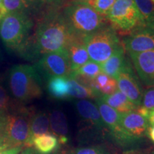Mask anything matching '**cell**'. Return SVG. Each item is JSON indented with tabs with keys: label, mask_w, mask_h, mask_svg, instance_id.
<instances>
[{
	"label": "cell",
	"mask_w": 154,
	"mask_h": 154,
	"mask_svg": "<svg viewBox=\"0 0 154 154\" xmlns=\"http://www.w3.org/2000/svg\"><path fill=\"white\" fill-rule=\"evenodd\" d=\"M74 154H108L103 148L99 146L81 148L74 151Z\"/></svg>",
	"instance_id": "cell-30"
},
{
	"label": "cell",
	"mask_w": 154,
	"mask_h": 154,
	"mask_svg": "<svg viewBox=\"0 0 154 154\" xmlns=\"http://www.w3.org/2000/svg\"><path fill=\"white\" fill-rule=\"evenodd\" d=\"M34 5V12L32 18L38 15L42 11L49 8H62L66 0H32Z\"/></svg>",
	"instance_id": "cell-25"
},
{
	"label": "cell",
	"mask_w": 154,
	"mask_h": 154,
	"mask_svg": "<svg viewBox=\"0 0 154 154\" xmlns=\"http://www.w3.org/2000/svg\"><path fill=\"white\" fill-rule=\"evenodd\" d=\"M34 22L22 12L7 13L0 21V38L7 50L20 56L32 35Z\"/></svg>",
	"instance_id": "cell-2"
},
{
	"label": "cell",
	"mask_w": 154,
	"mask_h": 154,
	"mask_svg": "<svg viewBox=\"0 0 154 154\" xmlns=\"http://www.w3.org/2000/svg\"><path fill=\"white\" fill-rule=\"evenodd\" d=\"M47 134H49V116L44 111H34L30 120L29 138L25 148H32L34 138Z\"/></svg>",
	"instance_id": "cell-15"
},
{
	"label": "cell",
	"mask_w": 154,
	"mask_h": 154,
	"mask_svg": "<svg viewBox=\"0 0 154 154\" xmlns=\"http://www.w3.org/2000/svg\"><path fill=\"white\" fill-rule=\"evenodd\" d=\"M62 8L46 9L34 19V33L20 56L36 60L45 54L66 49L72 34L61 12Z\"/></svg>",
	"instance_id": "cell-1"
},
{
	"label": "cell",
	"mask_w": 154,
	"mask_h": 154,
	"mask_svg": "<svg viewBox=\"0 0 154 154\" xmlns=\"http://www.w3.org/2000/svg\"><path fill=\"white\" fill-rule=\"evenodd\" d=\"M49 126L51 131L59 137V139L68 138V124L66 116L62 111L55 110L50 113Z\"/></svg>",
	"instance_id": "cell-20"
},
{
	"label": "cell",
	"mask_w": 154,
	"mask_h": 154,
	"mask_svg": "<svg viewBox=\"0 0 154 154\" xmlns=\"http://www.w3.org/2000/svg\"><path fill=\"white\" fill-rule=\"evenodd\" d=\"M142 106L145 107L149 111L154 109V86H149L143 92Z\"/></svg>",
	"instance_id": "cell-28"
},
{
	"label": "cell",
	"mask_w": 154,
	"mask_h": 154,
	"mask_svg": "<svg viewBox=\"0 0 154 154\" xmlns=\"http://www.w3.org/2000/svg\"><path fill=\"white\" fill-rule=\"evenodd\" d=\"M0 11H2V12L3 14H5V15L7 14V11L6 10V9L5 8V7H4L3 5L2 0H0Z\"/></svg>",
	"instance_id": "cell-37"
},
{
	"label": "cell",
	"mask_w": 154,
	"mask_h": 154,
	"mask_svg": "<svg viewBox=\"0 0 154 154\" xmlns=\"http://www.w3.org/2000/svg\"><path fill=\"white\" fill-rule=\"evenodd\" d=\"M23 149V148H14L0 151V154H18Z\"/></svg>",
	"instance_id": "cell-32"
},
{
	"label": "cell",
	"mask_w": 154,
	"mask_h": 154,
	"mask_svg": "<svg viewBox=\"0 0 154 154\" xmlns=\"http://www.w3.org/2000/svg\"><path fill=\"white\" fill-rule=\"evenodd\" d=\"M128 54L140 81L147 86H154V50Z\"/></svg>",
	"instance_id": "cell-12"
},
{
	"label": "cell",
	"mask_w": 154,
	"mask_h": 154,
	"mask_svg": "<svg viewBox=\"0 0 154 154\" xmlns=\"http://www.w3.org/2000/svg\"><path fill=\"white\" fill-rule=\"evenodd\" d=\"M116 80L118 89L121 93L124 94L137 107L141 105L143 88L131 64L128 60H126Z\"/></svg>",
	"instance_id": "cell-9"
},
{
	"label": "cell",
	"mask_w": 154,
	"mask_h": 154,
	"mask_svg": "<svg viewBox=\"0 0 154 154\" xmlns=\"http://www.w3.org/2000/svg\"><path fill=\"white\" fill-rule=\"evenodd\" d=\"M116 0H96L93 8L103 16H106Z\"/></svg>",
	"instance_id": "cell-27"
},
{
	"label": "cell",
	"mask_w": 154,
	"mask_h": 154,
	"mask_svg": "<svg viewBox=\"0 0 154 154\" xmlns=\"http://www.w3.org/2000/svg\"><path fill=\"white\" fill-rule=\"evenodd\" d=\"M96 0H72V2L77 3H81V4H85V5H88L91 6L93 7V5L94 2H95Z\"/></svg>",
	"instance_id": "cell-34"
},
{
	"label": "cell",
	"mask_w": 154,
	"mask_h": 154,
	"mask_svg": "<svg viewBox=\"0 0 154 154\" xmlns=\"http://www.w3.org/2000/svg\"><path fill=\"white\" fill-rule=\"evenodd\" d=\"M120 128L122 140H132L142 137L147 133L149 121L136 111L121 114Z\"/></svg>",
	"instance_id": "cell-11"
},
{
	"label": "cell",
	"mask_w": 154,
	"mask_h": 154,
	"mask_svg": "<svg viewBox=\"0 0 154 154\" xmlns=\"http://www.w3.org/2000/svg\"><path fill=\"white\" fill-rule=\"evenodd\" d=\"M95 99L96 105L106 126L112 131L116 137L122 139V133L120 128L121 113L102 101L100 96Z\"/></svg>",
	"instance_id": "cell-14"
},
{
	"label": "cell",
	"mask_w": 154,
	"mask_h": 154,
	"mask_svg": "<svg viewBox=\"0 0 154 154\" xmlns=\"http://www.w3.org/2000/svg\"><path fill=\"white\" fill-rule=\"evenodd\" d=\"M54 154H74V151L66 149H58L54 152Z\"/></svg>",
	"instance_id": "cell-33"
},
{
	"label": "cell",
	"mask_w": 154,
	"mask_h": 154,
	"mask_svg": "<svg viewBox=\"0 0 154 154\" xmlns=\"http://www.w3.org/2000/svg\"><path fill=\"white\" fill-rule=\"evenodd\" d=\"M106 18L113 27L124 33L143 26L134 0H116Z\"/></svg>",
	"instance_id": "cell-7"
},
{
	"label": "cell",
	"mask_w": 154,
	"mask_h": 154,
	"mask_svg": "<svg viewBox=\"0 0 154 154\" xmlns=\"http://www.w3.org/2000/svg\"><path fill=\"white\" fill-rule=\"evenodd\" d=\"M76 108L81 116L91 125L98 128H104L106 126L99 109L96 105L92 102L86 99L79 100L76 103Z\"/></svg>",
	"instance_id": "cell-16"
},
{
	"label": "cell",
	"mask_w": 154,
	"mask_h": 154,
	"mask_svg": "<svg viewBox=\"0 0 154 154\" xmlns=\"http://www.w3.org/2000/svg\"><path fill=\"white\" fill-rule=\"evenodd\" d=\"M118 89V86H117L116 80L115 79L110 77L109 82L106 86L99 90V93L101 95H111L117 91Z\"/></svg>",
	"instance_id": "cell-29"
},
{
	"label": "cell",
	"mask_w": 154,
	"mask_h": 154,
	"mask_svg": "<svg viewBox=\"0 0 154 154\" xmlns=\"http://www.w3.org/2000/svg\"><path fill=\"white\" fill-rule=\"evenodd\" d=\"M13 101H11L8 92L0 78V115L6 114L10 111Z\"/></svg>",
	"instance_id": "cell-26"
},
{
	"label": "cell",
	"mask_w": 154,
	"mask_h": 154,
	"mask_svg": "<svg viewBox=\"0 0 154 154\" xmlns=\"http://www.w3.org/2000/svg\"><path fill=\"white\" fill-rule=\"evenodd\" d=\"M69 83L67 77L54 76L47 80V90L50 95L57 99L69 97Z\"/></svg>",
	"instance_id": "cell-19"
},
{
	"label": "cell",
	"mask_w": 154,
	"mask_h": 154,
	"mask_svg": "<svg viewBox=\"0 0 154 154\" xmlns=\"http://www.w3.org/2000/svg\"><path fill=\"white\" fill-rule=\"evenodd\" d=\"M34 66L42 79L47 80L54 76L69 77L72 72L66 49L42 55Z\"/></svg>",
	"instance_id": "cell-8"
},
{
	"label": "cell",
	"mask_w": 154,
	"mask_h": 154,
	"mask_svg": "<svg viewBox=\"0 0 154 154\" xmlns=\"http://www.w3.org/2000/svg\"><path fill=\"white\" fill-rule=\"evenodd\" d=\"M151 1H152V2H153L154 3V0H151Z\"/></svg>",
	"instance_id": "cell-42"
},
{
	"label": "cell",
	"mask_w": 154,
	"mask_h": 154,
	"mask_svg": "<svg viewBox=\"0 0 154 154\" xmlns=\"http://www.w3.org/2000/svg\"><path fill=\"white\" fill-rule=\"evenodd\" d=\"M134 2L139 11L142 26L154 29V3L151 0H134Z\"/></svg>",
	"instance_id": "cell-23"
},
{
	"label": "cell",
	"mask_w": 154,
	"mask_h": 154,
	"mask_svg": "<svg viewBox=\"0 0 154 154\" xmlns=\"http://www.w3.org/2000/svg\"><path fill=\"white\" fill-rule=\"evenodd\" d=\"M28 154H41L34 150L33 148H28Z\"/></svg>",
	"instance_id": "cell-38"
},
{
	"label": "cell",
	"mask_w": 154,
	"mask_h": 154,
	"mask_svg": "<svg viewBox=\"0 0 154 154\" xmlns=\"http://www.w3.org/2000/svg\"><path fill=\"white\" fill-rule=\"evenodd\" d=\"M59 140L54 135L43 134L36 136L33 140V146L41 154H50L59 149Z\"/></svg>",
	"instance_id": "cell-21"
},
{
	"label": "cell",
	"mask_w": 154,
	"mask_h": 154,
	"mask_svg": "<svg viewBox=\"0 0 154 154\" xmlns=\"http://www.w3.org/2000/svg\"><path fill=\"white\" fill-rule=\"evenodd\" d=\"M69 83V97L77 99H96L101 95L99 92L76 82L72 77H67Z\"/></svg>",
	"instance_id": "cell-22"
},
{
	"label": "cell",
	"mask_w": 154,
	"mask_h": 154,
	"mask_svg": "<svg viewBox=\"0 0 154 154\" xmlns=\"http://www.w3.org/2000/svg\"><path fill=\"white\" fill-rule=\"evenodd\" d=\"M100 98L121 114L134 111L137 108L119 90H117L111 95H101Z\"/></svg>",
	"instance_id": "cell-18"
},
{
	"label": "cell",
	"mask_w": 154,
	"mask_h": 154,
	"mask_svg": "<svg viewBox=\"0 0 154 154\" xmlns=\"http://www.w3.org/2000/svg\"><path fill=\"white\" fill-rule=\"evenodd\" d=\"M121 44L128 54L154 50V29L147 26L136 28L123 38Z\"/></svg>",
	"instance_id": "cell-10"
},
{
	"label": "cell",
	"mask_w": 154,
	"mask_h": 154,
	"mask_svg": "<svg viewBox=\"0 0 154 154\" xmlns=\"http://www.w3.org/2000/svg\"><path fill=\"white\" fill-rule=\"evenodd\" d=\"M5 16V14H3L2 12V11H0V21L2 20V19H3V17Z\"/></svg>",
	"instance_id": "cell-40"
},
{
	"label": "cell",
	"mask_w": 154,
	"mask_h": 154,
	"mask_svg": "<svg viewBox=\"0 0 154 154\" xmlns=\"http://www.w3.org/2000/svg\"><path fill=\"white\" fill-rule=\"evenodd\" d=\"M42 79L34 66L17 64L11 67L8 74V83L15 101L24 103L41 97Z\"/></svg>",
	"instance_id": "cell-4"
},
{
	"label": "cell",
	"mask_w": 154,
	"mask_h": 154,
	"mask_svg": "<svg viewBox=\"0 0 154 154\" xmlns=\"http://www.w3.org/2000/svg\"><path fill=\"white\" fill-rule=\"evenodd\" d=\"M84 42L90 60L99 64L105 62L121 44L116 29L109 24L84 36Z\"/></svg>",
	"instance_id": "cell-6"
},
{
	"label": "cell",
	"mask_w": 154,
	"mask_h": 154,
	"mask_svg": "<svg viewBox=\"0 0 154 154\" xmlns=\"http://www.w3.org/2000/svg\"><path fill=\"white\" fill-rule=\"evenodd\" d=\"M34 111L13 101L10 111L3 116L2 130L7 149L26 147L29 138L30 120Z\"/></svg>",
	"instance_id": "cell-3"
},
{
	"label": "cell",
	"mask_w": 154,
	"mask_h": 154,
	"mask_svg": "<svg viewBox=\"0 0 154 154\" xmlns=\"http://www.w3.org/2000/svg\"><path fill=\"white\" fill-rule=\"evenodd\" d=\"M127 59L125 57V50L122 44H120L109 59L101 63V71L109 76L116 79Z\"/></svg>",
	"instance_id": "cell-17"
},
{
	"label": "cell",
	"mask_w": 154,
	"mask_h": 154,
	"mask_svg": "<svg viewBox=\"0 0 154 154\" xmlns=\"http://www.w3.org/2000/svg\"><path fill=\"white\" fill-rule=\"evenodd\" d=\"M146 134H148L150 139H151L152 140V142L154 143V126L149 127Z\"/></svg>",
	"instance_id": "cell-35"
},
{
	"label": "cell",
	"mask_w": 154,
	"mask_h": 154,
	"mask_svg": "<svg viewBox=\"0 0 154 154\" xmlns=\"http://www.w3.org/2000/svg\"><path fill=\"white\" fill-rule=\"evenodd\" d=\"M3 59V55H2V53L1 51V49H0V61H2Z\"/></svg>",
	"instance_id": "cell-41"
},
{
	"label": "cell",
	"mask_w": 154,
	"mask_h": 154,
	"mask_svg": "<svg viewBox=\"0 0 154 154\" xmlns=\"http://www.w3.org/2000/svg\"><path fill=\"white\" fill-rule=\"evenodd\" d=\"M18 154H28V148H24Z\"/></svg>",
	"instance_id": "cell-39"
},
{
	"label": "cell",
	"mask_w": 154,
	"mask_h": 154,
	"mask_svg": "<svg viewBox=\"0 0 154 154\" xmlns=\"http://www.w3.org/2000/svg\"><path fill=\"white\" fill-rule=\"evenodd\" d=\"M4 115H0V151L3 150L8 149L7 146H6L5 138H4L3 135V130H2V121H3V116Z\"/></svg>",
	"instance_id": "cell-31"
},
{
	"label": "cell",
	"mask_w": 154,
	"mask_h": 154,
	"mask_svg": "<svg viewBox=\"0 0 154 154\" xmlns=\"http://www.w3.org/2000/svg\"><path fill=\"white\" fill-rule=\"evenodd\" d=\"M3 5L7 13L22 12L32 17L34 5L32 0H2Z\"/></svg>",
	"instance_id": "cell-24"
},
{
	"label": "cell",
	"mask_w": 154,
	"mask_h": 154,
	"mask_svg": "<svg viewBox=\"0 0 154 154\" xmlns=\"http://www.w3.org/2000/svg\"><path fill=\"white\" fill-rule=\"evenodd\" d=\"M148 121H149V124L151 125V126H154V109L150 112L149 118H148Z\"/></svg>",
	"instance_id": "cell-36"
},
{
	"label": "cell",
	"mask_w": 154,
	"mask_h": 154,
	"mask_svg": "<svg viewBox=\"0 0 154 154\" xmlns=\"http://www.w3.org/2000/svg\"><path fill=\"white\" fill-rule=\"evenodd\" d=\"M84 38L72 34L66 48L72 72L77 70L90 61L89 56L84 42Z\"/></svg>",
	"instance_id": "cell-13"
},
{
	"label": "cell",
	"mask_w": 154,
	"mask_h": 154,
	"mask_svg": "<svg viewBox=\"0 0 154 154\" xmlns=\"http://www.w3.org/2000/svg\"><path fill=\"white\" fill-rule=\"evenodd\" d=\"M61 12L71 33L84 37L107 24L105 16L91 6L72 2L64 5Z\"/></svg>",
	"instance_id": "cell-5"
}]
</instances>
